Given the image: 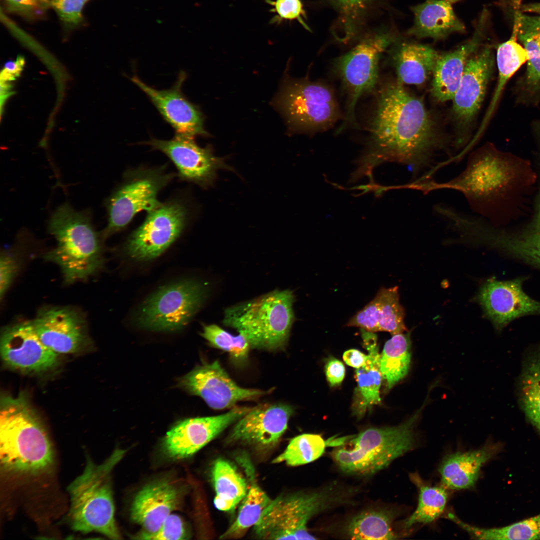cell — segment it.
Returning a JSON list of instances; mask_svg holds the SVG:
<instances>
[{
	"label": "cell",
	"instance_id": "cell-30",
	"mask_svg": "<svg viewBox=\"0 0 540 540\" xmlns=\"http://www.w3.org/2000/svg\"><path fill=\"white\" fill-rule=\"evenodd\" d=\"M518 18L514 13L512 35L510 38L500 44L496 50V64L498 70L497 85L492 101L482 125L474 137L479 138L488 122L506 83L520 67L528 60L525 48L518 42Z\"/></svg>",
	"mask_w": 540,
	"mask_h": 540
},
{
	"label": "cell",
	"instance_id": "cell-23",
	"mask_svg": "<svg viewBox=\"0 0 540 540\" xmlns=\"http://www.w3.org/2000/svg\"><path fill=\"white\" fill-rule=\"evenodd\" d=\"M486 12L475 24L472 36L456 49L440 54L432 74L431 93L438 101L452 100L462 76L467 62L480 48L485 36Z\"/></svg>",
	"mask_w": 540,
	"mask_h": 540
},
{
	"label": "cell",
	"instance_id": "cell-19",
	"mask_svg": "<svg viewBox=\"0 0 540 540\" xmlns=\"http://www.w3.org/2000/svg\"><path fill=\"white\" fill-rule=\"evenodd\" d=\"M0 351L6 365L24 372H44L54 368L58 361V354L42 342L32 321L4 328L0 335Z\"/></svg>",
	"mask_w": 540,
	"mask_h": 540
},
{
	"label": "cell",
	"instance_id": "cell-37",
	"mask_svg": "<svg viewBox=\"0 0 540 540\" xmlns=\"http://www.w3.org/2000/svg\"><path fill=\"white\" fill-rule=\"evenodd\" d=\"M410 478L418 490V504L416 510L403 523V528L433 522L443 512L448 500V493L442 486H432L426 484L417 472Z\"/></svg>",
	"mask_w": 540,
	"mask_h": 540
},
{
	"label": "cell",
	"instance_id": "cell-21",
	"mask_svg": "<svg viewBox=\"0 0 540 540\" xmlns=\"http://www.w3.org/2000/svg\"><path fill=\"white\" fill-rule=\"evenodd\" d=\"M518 278L500 281L488 280L480 288L477 300L495 328L501 330L519 317L540 314V302L524 291Z\"/></svg>",
	"mask_w": 540,
	"mask_h": 540
},
{
	"label": "cell",
	"instance_id": "cell-40",
	"mask_svg": "<svg viewBox=\"0 0 540 540\" xmlns=\"http://www.w3.org/2000/svg\"><path fill=\"white\" fill-rule=\"evenodd\" d=\"M326 444L320 435H299L290 440L284 452L274 459L272 463L284 462L291 466L310 463L322 455Z\"/></svg>",
	"mask_w": 540,
	"mask_h": 540
},
{
	"label": "cell",
	"instance_id": "cell-6",
	"mask_svg": "<svg viewBox=\"0 0 540 540\" xmlns=\"http://www.w3.org/2000/svg\"><path fill=\"white\" fill-rule=\"evenodd\" d=\"M424 404L404 423L397 426L370 428L352 439L350 446L334 449L332 456L344 473L370 476L386 468L414 446V427Z\"/></svg>",
	"mask_w": 540,
	"mask_h": 540
},
{
	"label": "cell",
	"instance_id": "cell-48",
	"mask_svg": "<svg viewBox=\"0 0 540 540\" xmlns=\"http://www.w3.org/2000/svg\"><path fill=\"white\" fill-rule=\"evenodd\" d=\"M24 64L23 56H18L15 61L9 60L4 65V68L1 72V81L6 82L14 79L18 76Z\"/></svg>",
	"mask_w": 540,
	"mask_h": 540
},
{
	"label": "cell",
	"instance_id": "cell-51",
	"mask_svg": "<svg viewBox=\"0 0 540 540\" xmlns=\"http://www.w3.org/2000/svg\"><path fill=\"white\" fill-rule=\"evenodd\" d=\"M520 10L523 12H530L540 16V2H535L520 5Z\"/></svg>",
	"mask_w": 540,
	"mask_h": 540
},
{
	"label": "cell",
	"instance_id": "cell-28",
	"mask_svg": "<svg viewBox=\"0 0 540 540\" xmlns=\"http://www.w3.org/2000/svg\"><path fill=\"white\" fill-rule=\"evenodd\" d=\"M440 54L432 47L405 42L392 55L397 81L402 84L421 85L432 75Z\"/></svg>",
	"mask_w": 540,
	"mask_h": 540
},
{
	"label": "cell",
	"instance_id": "cell-16",
	"mask_svg": "<svg viewBox=\"0 0 540 540\" xmlns=\"http://www.w3.org/2000/svg\"><path fill=\"white\" fill-rule=\"evenodd\" d=\"M179 384L215 410L233 408L239 402L256 400L268 392L240 386L218 360L196 366L180 379Z\"/></svg>",
	"mask_w": 540,
	"mask_h": 540
},
{
	"label": "cell",
	"instance_id": "cell-44",
	"mask_svg": "<svg viewBox=\"0 0 540 540\" xmlns=\"http://www.w3.org/2000/svg\"><path fill=\"white\" fill-rule=\"evenodd\" d=\"M8 8L18 14L32 17L50 8V0H5Z\"/></svg>",
	"mask_w": 540,
	"mask_h": 540
},
{
	"label": "cell",
	"instance_id": "cell-50",
	"mask_svg": "<svg viewBox=\"0 0 540 540\" xmlns=\"http://www.w3.org/2000/svg\"><path fill=\"white\" fill-rule=\"evenodd\" d=\"M368 0H336L343 11L347 14H353L362 8Z\"/></svg>",
	"mask_w": 540,
	"mask_h": 540
},
{
	"label": "cell",
	"instance_id": "cell-42",
	"mask_svg": "<svg viewBox=\"0 0 540 540\" xmlns=\"http://www.w3.org/2000/svg\"><path fill=\"white\" fill-rule=\"evenodd\" d=\"M188 532L182 518L177 514H170L155 532H138L136 538L140 540H178L188 538Z\"/></svg>",
	"mask_w": 540,
	"mask_h": 540
},
{
	"label": "cell",
	"instance_id": "cell-26",
	"mask_svg": "<svg viewBox=\"0 0 540 540\" xmlns=\"http://www.w3.org/2000/svg\"><path fill=\"white\" fill-rule=\"evenodd\" d=\"M414 24L407 34L418 38L444 40L450 34L464 33V24L456 14L452 4L446 0H426L412 6Z\"/></svg>",
	"mask_w": 540,
	"mask_h": 540
},
{
	"label": "cell",
	"instance_id": "cell-32",
	"mask_svg": "<svg viewBox=\"0 0 540 540\" xmlns=\"http://www.w3.org/2000/svg\"><path fill=\"white\" fill-rule=\"evenodd\" d=\"M212 478L215 507L224 512L234 510L247 494L248 486L246 479L233 464L221 458L213 464Z\"/></svg>",
	"mask_w": 540,
	"mask_h": 540
},
{
	"label": "cell",
	"instance_id": "cell-49",
	"mask_svg": "<svg viewBox=\"0 0 540 540\" xmlns=\"http://www.w3.org/2000/svg\"><path fill=\"white\" fill-rule=\"evenodd\" d=\"M368 355L356 349H350L343 354V359L348 366L358 368L365 363Z\"/></svg>",
	"mask_w": 540,
	"mask_h": 540
},
{
	"label": "cell",
	"instance_id": "cell-47",
	"mask_svg": "<svg viewBox=\"0 0 540 540\" xmlns=\"http://www.w3.org/2000/svg\"><path fill=\"white\" fill-rule=\"evenodd\" d=\"M327 380L331 386L340 385L345 376V367L343 363L334 358H330L325 365Z\"/></svg>",
	"mask_w": 540,
	"mask_h": 540
},
{
	"label": "cell",
	"instance_id": "cell-10",
	"mask_svg": "<svg viewBox=\"0 0 540 540\" xmlns=\"http://www.w3.org/2000/svg\"><path fill=\"white\" fill-rule=\"evenodd\" d=\"M277 104L296 130L314 132L331 127L340 116L334 94L328 85L308 78L288 80Z\"/></svg>",
	"mask_w": 540,
	"mask_h": 540
},
{
	"label": "cell",
	"instance_id": "cell-43",
	"mask_svg": "<svg viewBox=\"0 0 540 540\" xmlns=\"http://www.w3.org/2000/svg\"><path fill=\"white\" fill-rule=\"evenodd\" d=\"M90 0H50V6L54 10L66 26L75 27L83 20L82 12Z\"/></svg>",
	"mask_w": 540,
	"mask_h": 540
},
{
	"label": "cell",
	"instance_id": "cell-22",
	"mask_svg": "<svg viewBox=\"0 0 540 540\" xmlns=\"http://www.w3.org/2000/svg\"><path fill=\"white\" fill-rule=\"evenodd\" d=\"M292 408L285 404H263L252 408L238 420L228 440L266 448L275 446L287 429Z\"/></svg>",
	"mask_w": 540,
	"mask_h": 540
},
{
	"label": "cell",
	"instance_id": "cell-31",
	"mask_svg": "<svg viewBox=\"0 0 540 540\" xmlns=\"http://www.w3.org/2000/svg\"><path fill=\"white\" fill-rule=\"evenodd\" d=\"M518 394L527 420L540 434V346L530 350L524 356Z\"/></svg>",
	"mask_w": 540,
	"mask_h": 540
},
{
	"label": "cell",
	"instance_id": "cell-52",
	"mask_svg": "<svg viewBox=\"0 0 540 540\" xmlns=\"http://www.w3.org/2000/svg\"><path fill=\"white\" fill-rule=\"evenodd\" d=\"M446 0L447 2H450V4H454V3H456V2H460L461 0Z\"/></svg>",
	"mask_w": 540,
	"mask_h": 540
},
{
	"label": "cell",
	"instance_id": "cell-3",
	"mask_svg": "<svg viewBox=\"0 0 540 540\" xmlns=\"http://www.w3.org/2000/svg\"><path fill=\"white\" fill-rule=\"evenodd\" d=\"M56 248L44 255L60 268L66 284L86 280L102 264L100 236L88 212L74 210L65 203L56 208L48 223Z\"/></svg>",
	"mask_w": 540,
	"mask_h": 540
},
{
	"label": "cell",
	"instance_id": "cell-4",
	"mask_svg": "<svg viewBox=\"0 0 540 540\" xmlns=\"http://www.w3.org/2000/svg\"><path fill=\"white\" fill-rule=\"evenodd\" d=\"M125 452L116 449L100 464L88 458L82 472L68 486V516L75 531L96 532L111 539L121 538L114 518L110 472Z\"/></svg>",
	"mask_w": 540,
	"mask_h": 540
},
{
	"label": "cell",
	"instance_id": "cell-33",
	"mask_svg": "<svg viewBox=\"0 0 540 540\" xmlns=\"http://www.w3.org/2000/svg\"><path fill=\"white\" fill-rule=\"evenodd\" d=\"M518 18V38L528 55V64L524 88L530 95L540 92V16L523 14L520 6H516Z\"/></svg>",
	"mask_w": 540,
	"mask_h": 540
},
{
	"label": "cell",
	"instance_id": "cell-12",
	"mask_svg": "<svg viewBox=\"0 0 540 540\" xmlns=\"http://www.w3.org/2000/svg\"><path fill=\"white\" fill-rule=\"evenodd\" d=\"M393 42L388 34L370 36L336 60L334 68L348 96L346 122H355L354 109L359 98L375 88L380 58Z\"/></svg>",
	"mask_w": 540,
	"mask_h": 540
},
{
	"label": "cell",
	"instance_id": "cell-27",
	"mask_svg": "<svg viewBox=\"0 0 540 540\" xmlns=\"http://www.w3.org/2000/svg\"><path fill=\"white\" fill-rule=\"evenodd\" d=\"M500 444H488L480 448L446 456L438 469L442 484L452 490L473 486L482 467L500 450Z\"/></svg>",
	"mask_w": 540,
	"mask_h": 540
},
{
	"label": "cell",
	"instance_id": "cell-36",
	"mask_svg": "<svg viewBox=\"0 0 540 540\" xmlns=\"http://www.w3.org/2000/svg\"><path fill=\"white\" fill-rule=\"evenodd\" d=\"M491 243L493 247L500 248L512 256L540 268V204L530 228L512 236L496 232Z\"/></svg>",
	"mask_w": 540,
	"mask_h": 540
},
{
	"label": "cell",
	"instance_id": "cell-39",
	"mask_svg": "<svg viewBox=\"0 0 540 540\" xmlns=\"http://www.w3.org/2000/svg\"><path fill=\"white\" fill-rule=\"evenodd\" d=\"M392 517L385 510L364 512L352 518L346 532L352 540H394L397 536L392 528Z\"/></svg>",
	"mask_w": 540,
	"mask_h": 540
},
{
	"label": "cell",
	"instance_id": "cell-25",
	"mask_svg": "<svg viewBox=\"0 0 540 540\" xmlns=\"http://www.w3.org/2000/svg\"><path fill=\"white\" fill-rule=\"evenodd\" d=\"M404 318V310L400 303L398 287L382 288L346 325L372 332H386L394 335L407 330Z\"/></svg>",
	"mask_w": 540,
	"mask_h": 540
},
{
	"label": "cell",
	"instance_id": "cell-9",
	"mask_svg": "<svg viewBox=\"0 0 540 540\" xmlns=\"http://www.w3.org/2000/svg\"><path fill=\"white\" fill-rule=\"evenodd\" d=\"M174 176L164 166L141 167L126 172L106 201L108 224L102 238L124 229L139 212L158 207L162 204L158 199L159 192Z\"/></svg>",
	"mask_w": 540,
	"mask_h": 540
},
{
	"label": "cell",
	"instance_id": "cell-20",
	"mask_svg": "<svg viewBox=\"0 0 540 540\" xmlns=\"http://www.w3.org/2000/svg\"><path fill=\"white\" fill-rule=\"evenodd\" d=\"M32 322L42 342L58 354L76 352L88 340L85 319L75 309L44 307Z\"/></svg>",
	"mask_w": 540,
	"mask_h": 540
},
{
	"label": "cell",
	"instance_id": "cell-29",
	"mask_svg": "<svg viewBox=\"0 0 540 540\" xmlns=\"http://www.w3.org/2000/svg\"><path fill=\"white\" fill-rule=\"evenodd\" d=\"M360 330L363 344L368 354L364 364L356 370L357 388L354 410L360 417L368 408L380 402V389L382 378L376 336L374 332Z\"/></svg>",
	"mask_w": 540,
	"mask_h": 540
},
{
	"label": "cell",
	"instance_id": "cell-5",
	"mask_svg": "<svg viewBox=\"0 0 540 540\" xmlns=\"http://www.w3.org/2000/svg\"><path fill=\"white\" fill-rule=\"evenodd\" d=\"M293 292L274 290L226 308L223 324L244 336L252 348H284L295 320Z\"/></svg>",
	"mask_w": 540,
	"mask_h": 540
},
{
	"label": "cell",
	"instance_id": "cell-11",
	"mask_svg": "<svg viewBox=\"0 0 540 540\" xmlns=\"http://www.w3.org/2000/svg\"><path fill=\"white\" fill-rule=\"evenodd\" d=\"M207 288L199 282L186 280L164 286L142 304L138 322L158 331H174L186 325L207 296Z\"/></svg>",
	"mask_w": 540,
	"mask_h": 540
},
{
	"label": "cell",
	"instance_id": "cell-17",
	"mask_svg": "<svg viewBox=\"0 0 540 540\" xmlns=\"http://www.w3.org/2000/svg\"><path fill=\"white\" fill-rule=\"evenodd\" d=\"M252 408L236 406L220 415L180 422L166 432L162 440L164 454L174 460L192 456Z\"/></svg>",
	"mask_w": 540,
	"mask_h": 540
},
{
	"label": "cell",
	"instance_id": "cell-35",
	"mask_svg": "<svg viewBox=\"0 0 540 540\" xmlns=\"http://www.w3.org/2000/svg\"><path fill=\"white\" fill-rule=\"evenodd\" d=\"M410 332L398 334L386 342L380 354V368L388 389L408 374L411 360Z\"/></svg>",
	"mask_w": 540,
	"mask_h": 540
},
{
	"label": "cell",
	"instance_id": "cell-8",
	"mask_svg": "<svg viewBox=\"0 0 540 540\" xmlns=\"http://www.w3.org/2000/svg\"><path fill=\"white\" fill-rule=\"evenodd\" d=\"M511 177L508 163L492 147L484 146L468 156L464 170L452 179L438 182L430 179L417 184L424 194L451 189L462 194L475 212L483 214L486 206L508 183Z\"/></svg>",
	"mask_w": 540,
	"mask_h": 540
},
{
	"label": "cell",
	"instance_id": "cell-38",
	"mask_svg": "<svg viewBox=\"0 0 540 540\" xmlns=\"http://www.w3.org/2000/svg\"><path fill=\"white\" fill-rule=\"evenodd\" d=\"M447 516L476 539L540 540V514L506 526L492 528L471 526L452 513H448Z\"/></svg>",
	"mask_w": 540,
	"mask_h": 540
},
{
	"label": "cell",
	"instance_id": "cell-2",
	"mask_svg": "<svg viewBox=\"0 0 540 540\" xmlns=\"http://www.w3.org/2000/svg\"><path fill=\"white\" fill-rule=\"evenodd\" d=\"M0 460L4 471L32 476L47 471L54 464L48 432L23 394L1 396Z\"/></svg>",
	"mask_w": 540,
	"mask_h": 540
},
{
	"label": "cell",
	"instance_id": "cell-34",
	"mask_svg": "<svg viewBox=\"0 0 540 540\" xmlns=\"http://www.w3.org/2000/svg\"><path fill=\"white\" fill-rule=\"evenodd\" d=\"M250 483L247 494L242 500L236 520L221 535L220 539L241 538L248 528L254 527L272 499L254 480L251 466H246Z\"/></svg>",
	"mask_w": 540,
	"mask_h": 540
},
{
	"label": "cell",
	"instance_id": "cell-41",
	"mask_svg": "<svg viewBox=\"0 0 540 540\" xmlns=\"http://www.w3.org/2000/svg\"><path fill=\"white\" fill-rule=\"evenodd\" d=\"M200 335L213 346L228 352L232 359L240 364L248 360L250 345L241 334L234 336L218 325L204 326Z\"/></svg>",
	"mask_w": 540,
	"mask_h": 540
},
{
	"label": "cell",
	"instance_id": "cell-45",
	"mask_svg": "<svg viewBox=\"0 0 540 540\" xmlns=\"http://www.w3.org/2000/svg\"><path fill=\"white\" fill-rule=\"evenodd\" d=\"M18 265L10 254L3 252L0 258V296L2 298L10 286L16 274Z\"/></svg>",
	"mask_w": 540,
	"mask_h": 540
},
{
	"label": "cell",
	"instance_id": "cell-13",
	"mask_svg": "<svg viewBox=\"0 0 540 540\" xmlns=\"http://www.w3.org/2000/svg\"><path fill=\"white\" fill-rule=\"evenodd\" d=\"M494 58L490 47L478 49L468 60L452 100V114L458 132L454 144L465 152L470 136L469 127L484 100L493 72Z\"/></svg>",
	"mask_w": 540,
	"mask_h": 540
},
{
	"label": "cell",
	"instance_id": "cell-18",
	"mask_svg": "<svg viewBox=\"0 0 540 540\" xmlns=\"http://www.w3.org/2000/svg\"><path fill=\"white\" fill-rule=\"evenodd\" d=\"M186 77L185 72H180L171 88L160 90L146 84L136 76L128 78L148 96L163 119L173 128L175 134L194 138L208 136L202 113L182 91Z\"/></svg>",
	"mask_w": 540,
	"mask_h": 540
},
{
	"label": "cell",
	"instance_id": "cell-15",
	"mask_svg": "<svg viewBox=\"0 0 540 540\" xmlns=\"http://www.w3.org/2000/svg\"><path fill=\"white\" fill-rule=\"evenodd\" d=\"M142 143L166 156L176 168L181 180L202 188L212 186L219 170H233L224 158L216 156L209 146H199L194 138L175 134L169 140L152 138Z\"/></svg>",
	"mask_w": 540,
	"mask_h": 540
},
{
	"label": "cell",
	"instance_id": "cell-46",
	"mask_svg": "<svg viewBox=\"0 0 540 540\" xmlns=\"http://www.w3.org/2000/svg\"><path fill=\"white\" fill-rule=\"evenodd\" d=\"M274 5L278 14L284 19L298 18L304 12L300 0H276Z\"/></svg>",
	"mask_w": 540,
	"mask_h": 540
},
{
	"label": "cell",
	"instance_id": "cell-14",
	"mask_svg": "<svg viewBox=\"0 0 540 540\" xmlns=\"http://www.w3.org/2000/svg\"><path fill=\"white\" fill-rule=\"evenodd\" d=\"M187 220V209L180 201L162 203L148 212L144 222L129 236L126 244L128 254L143 261L158 257L179 237Z\"/></svg>",
	"mask_w": 540,
	"mask_h": 540
},
{
	"label": "cell",
	"instance_id": "cell-1",
	"mask_svg": "<svg viewBox=\"0 0 540 540\" xmlns=\"http://www.w3.org/2000/svg\"><path fill=\"white\" fill-rule=\"evenodd\" d=\"M368 146L356 161L350 180L372 178L374 169L386 162L410 168L414 178L430 167L446 140L420 98L397 80L379 90L370 128Z\"/></svg>",
	"mask_w": 540,
	"mask_h": 540
},
{
	"label": "cell",
	"instance_id": "cell-24",
	"mask_svg": "<svg viewBox=\"0 0 540 540\" xmlns=\"http://www.w3.org/2000/svg\"><path fill=\"white\" fill-rule=\"evenodd\" d=\"M181 492L168 481L148 484L136 494L130 508L132 520L142 528V532H156L171 512L178 508Z\"/></svg>",
	"mask_w": 540,
	"mask_h": 540
},
{
	"label": "cell",
	"instance_id": "cell-7",
	"mask_svg": "<svg viewBox=\"0 0 540 540\" xmlns=\"http://www.w3.org/2000/svg\"><path fill=\"white\" fill-rule=\"evenodd\" d=\"M339 500L340 496L328 488L278 496L253 527L254 536L262 540H315L308 529V522Z\"/></svg>",
	"mask_w": 540,
	"mask_h": 540
}]
</instances>
